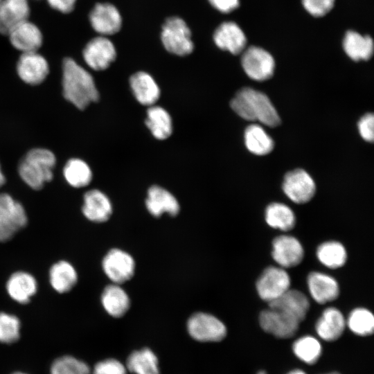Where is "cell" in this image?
I'll use <instances>...</instances> for the list:
<instances>
[{"mask_svg": "<svg viewBox=\"0 0 374 374\" xmlns=\"http://www.w3.org/2000/svg\"><path fill=\"white\" fill-rule=\"evenodd\" d=\"M62 90L64 98L79 109L99 98L92 75L70 57L62 64Z\"/></svg>", "mask_w": 374, "mask_h": 374, "instance_id": "obj_1", "label": "cell"}, {"mask_svg": "<svg viewBox=\"0 0 374 374\" xmlns=\"http://www.w3.org/2000/svg\"><path fill=\"white\" fill-rule=\"evenodd\" d=\"M233 110L247 121H258L269 127L278 126L279 116L269 98L262 92L245 87L239 90L231 101Z\"/></svg>", "mask_w": 374, "mask_h": 374, "instance_id": "obj_2", "label": "cell"}, {"mask_svg": "<svg viewBox=\"0 0 374 374\" xmlns=\"http://www.w3.org/2000/svg\"><path fill=\"white\" fill-rule=\"evenodd\" d=\"M56 157L49 150L37 148L29 150L18 166L20 177L30 188L42 189L53 178Z\"/></svg>", "mask_w": 374, "mask_h": 374, "instance_id": "obj_3", "label": "cell"}, {"mask_svg": "<svg viewBox=\"0 0 374 374\" xmlns=\"http://www.w3.org/2000/svg\"><path fill=\"white\" fill-rule=\"evenodd\" d=\"M28 216L23 205L8 193H0V242H7L26 227Z\"/></svg>", "mask_w": 374, "mask_h": 374, "instance_id": "obj_4", "label": "cell"}, {"mask_svg": "<svg viewBox=\"0 0 374 374\" xmlns=\"http://www.w3.org/2000/svg\"><path fill=\"white\" fill-rule=\"evenodd\" d=\"M161 37L164 47L171 53L184 56L193 50L190 30L179 17H172L166 21Z\"/></svg>", "mask_w": 374, "mask_h": 374, "instance_id": "obj_5", "label": "cell"}, {"mask_svg": "<svg viewBox=\"0 0 374 374\" xmlns=\"http://www.w3.org/2000/svg\"><path fill=\"white\" fill-rule=\"evenodd\" d=\"M187 330L193 339L201 342L220 341L227 332L225 325L220 319L204 312L195 313L188 319Z\"/></svg>", "mask_w": 374, "mask_h": 374, "instance_id": "obj_6", "label": "cell"}, {"mask_svg": "<svg viewBox=\"0 0 374 374\" xmlns=\"http://www.w3.org/2000/svg\"><path fill=\"white\" fill-rule=\"evenodd\" d=\"M291 280L289 274L283 267H267L256 282V290L261 299L270 303L287 291Z\"/></svg>", "mask_w": 374, "mask_h": 374, "instance_id": "obj_7", "label": "cell"}, {"mask_svg": "<svg viewBox=\"0 0 374 374\" xmlns=\"http://www.w3.org/2000/svg\"><path fill=\"white\" fill-rule=\"evenodd\" d=\"M241 62L246 74L251 79L264 81L274 74L275 62L271 55L265 49L251 46L242 53Z\"/></svg>", "mask_w": 374, "mask_h": 374, "instance_id": "obj_8", "label": "cell"}, {"mask_svg": "<svg viewBox=\"0 0 374 374\" xmlns=\"http://www.w3.org/2000/svg\"><path fill=\"white\" fill-rule=\"evenodd\" d=\"M283 190L294 203L304 204L314 197L316 186L312 177L305 170L295 169L285 175Z\"/></svg>", "mask_w": 374, "mask_h": 374, "instance_id": "obj_9", "label": "cell"}, {"mask_svg": "<svg viewBox=\"0 0 374 374\" xmlns=\"http://www.w3.org/2000/svg\"><path fill=\"white\" fill-rule=\"evenodd\" d=\"M102 267L107 276L118 285L129 280L135 271L133 258L119 249H112L107 252L103 259Z\"/></svg>", "mask_w": 374, "mask_h": 374, "instance_id": "obj_10", "label": "cell"}, {"mask_svg": "<svg viewBox=\"0 0 374 374\" xmlns=\"http://www.w3.org/2000/svg\"><path fill=\"white\" fill-rule=\"evenodd\" d=\"M259 322L266 332L282 339L293 337L300 323L287 314L271 308L260 312Z\"/></svg>", "mask_w": 374, "mask_h": 374, "instance_id": "obj_11", "label": "cell"}, {"mask_svg": "<svg viewBox=\"0 0 374 374\" xmlns=\"http://www.w3.org/2000/svg\"><path fill=\"white\" fill-rule=\"evenodd\" d=\"M17 72L25 83L37 85L46 78L49 66L46 60L37 51L22 53L17 64Z\"/></svg>", "mask_w": 374, "mask_h": 374, "instance_id": "obj_12", "label": "cell"}, {"mask_svg": "<svg viewBox=\"0 0 374 374\" xmlns=\"http://www.w3.org/2000/svg\"><path fill=\"white\" fill-rule=\"evenodd\" d=\"M82 54L87 65L96 71L108 68L116 57L113 43L104 37H97L90 40Z\"/></svg>", "mask_w": 374, "mask_h": 374, "instance_id": "obj_13", "label": "cell"}, {"mask_svg": "<svg viewBox=\"0 0 374 374\" xmlns=\"http://www.w3.org/2000/svg\"><path fill=\"white\" fill-rule=\"evenodd\" d=\"M303 254L301 242L293 236L283 235L273 240L272 258L283 268L298 265L302 261Z\"/></svg>", "mask_w": 374, "mask_h": 374, "instance_id": "obj_14", "label": "cell"}, {"mask_svg": "<svg viewBox=\"0 0 374 374\" xmlns=\"http://www.w3.org/2000/svg\"><path fill=\"white\" fill-rule=\"evenodd\" d=\"M92 28L100 35H113L121 27L122 19L117 8L108 3H97L89 15Z\"/></svg>", "mask_w": 374, "mask_h": 374, "instance_id": "obj_15", "label": "cell"}, {"mask_svg": "<svg viewBox=\"0 0 374 374\" xmlns=\"http://www.w3.org/2000/svg\"><path fill=\"white\" fill-rule=\"evenodd\" d=\"M269 306L287 314L301 323L306 317L310 302L302 292L290 288L280 297L269 303Z\"/></svg>", "mask_w": 374, "mask_h": 374, "instance_id": "obj_16", "label": "cell"}, {"mask_svg": "<svg viewBox=\"0 0 374 374\" xmlns=\"http://www.w3.org/2000/svg\"><path fill=\"white\" fill-rule=\"evenodd\" d=\"M8 35L12 45L22 53L37 51L42 44V32L28 20L15 27Z\"/></svg>", "mask_w": 374, "mask_h": 374, "instance_id": "obj_17", "label": "cell"}, {"mask_svg": "<svg viewBox=\"0 0 374 374\" xmlns=\"http://www.w3.org/2000/svg\"><path fill=\"white\" fill-rule=\"evenodd\" d=\"M30 8L28 0H1L0 33H8L17 25L28 20Z\"/></svg>", "mask_w": 374, "mask_h": 374, "instance_id": "obj_18", "label": "cell"}, {"mask_svg": "<svg viewBox=\"0 0 374 374\" xmlns=\"http://www.w3.org/2000/svg\"><path fill=\"white\" fill-rule=\"evenodd\" d=\"M82 212L89 221L101 223L109 219L112 206L106 195L99 190L93 189L84 195Z\"/></svg>", "mask_w": 374, "mask_h": 374, "instance_id": "obj_19", "label": "cell"}, {"mask_svg": "<svg viewBox=\"0 0 374 374\" xmlns=\"http://www.w3.org/2000/svg\"><path fill=\"white\" fill-rule=\"evenodd\" d=\"M8 294L15 301L26 304L37 290L35 278L28 272L18 271L10 275L6 285Z\"/></svg>", "mask_w": 374, "mask_h": 374, "instance_id": "obj_20", "label": "cell"}, {"mask_svg": "<svg viewBox=\"0 0 374 374\" xmlns=\"http://www.w3.org/2000/svg\"><path fill=\"white\" fill-rule=\"evenodd\" d=\"M213 39L221 49L237 55L243 51L247 39L242 29L234 22L226 21L215 30Z\"/></svg>", "mask_w": 374, "mask_h": 374, "instance_id": "obj_21", "label": "cell"}, {"mask_svg": "<svg viewBox=\"0 0 374 374\" xmlns=\"http://www.w3.org/2000/svg\"><path fill=\"white\" fill-rule=\"evenodd\" d=\"M308 285L311 296L320 304L331 302L339 294L337 280L321 272H311L308 277Z\"/></svg>", "mask_w": 374, "mask_h": 374, "instance_id": "obj_22", "label": "cell"}, {"mask_svg": "<svg viewBox=\"0 0 374 374\" xmlns=\"http://www.w3.org/2000/svg\"><path fill=\"white\" fill-rule=\"evenodd\" d=\"M145 205L148 211L154 217H160L164 213L175 216L180 209L176 198L159 186H153L149 188Z\"/></svg>", "mask_w": 374, "mask_h": 374, "instance_id": "obj_23", "label": "cell"}, {"mask_svg": "<svg viewBox=\"0 0 374 374\" xmlns=\"http://www.w3.org/2000/svg\"><path fill=\"white\" fill-rule=\"evenodd\" d=\"M345 327L346 320L342 313L335 308H328L317 321L315 329L322 339L332 341L340 337Z\"/></svg>", "mask_w": 374, "mask_h": 374, "instance_id": "obj_24", "label": "cell"}, {"mask_svg": "<svg viewBox=\"0 0 374 374\" xmlns=\"http://www.w3.org/2000/svg\"><path fill=\"white\" fill-rule=\"evenodd\" d=\"M130 84L135 98L143 105H153L159 98V88L148 73L139 71L133 74Z\"/></svg>", "mask_w": 374, "mask_h": 374, "instance_id": "obj_25", "label": "cell"}, {"mask_svg": "<svg viewBox=\"0 0 374 374\" xmlns=\"http://www.w3.org/2000/svg\"><path fill=\"white\" fill-rule=\"evenodd\" d=\"M48 276L51 287L60 294L71 290L78 281L75 269L66 260L54 263L49 269Z\"/></svg>", "mask_w": 374, "mask_h": 374, "instance_id": "obj_26", "label": "cell"}, {"mask_svg": "<svg viewBox=\"0 0 374 374\" xmlns=\"http://www.w3.org/2000/svg\"><path fill=\"white\" fill-rule=\"evenodd\" d=\"M101 302L105 311L113 317H123L130 307L128 295L118 284L107 285L104 289Z\"/></svg>", "mask_w": 374, "mask_h": 374, "instance_id": "obj_27", "label": "cell"}, {"mask_svg": "<svg viewBox=\"0 0 374 374\" xmlns=\"http://www.w3.org/2000/svg\"><path fill=\"white\" fill-rule=\"evenodd\" d=\"M125 366L134 374H160L158 358L149 348L133 351L128 356Z\"/></svg>", "mask_w": 374, "mask_h": 374, "instance_id": "obj_28", "label": "cell"}, {"mask_svg": "<svg viewBox=\"0 0 374 374\" xmlns=\"http://www.w3.org/2000/svg\"><path fill=\"white\" fill-rule=\"evenodd\" d=\"M343 47L348 56L355 61L367 60L373 55V42L369 36L348 31L343 41Z\"/></svg>", "mask_w": 374, "mask_h": 374, "instance_id": "obj_29", "label": "cell"}, {"mask_svg": "<svg viewBox=\"0 0 374 374\" xmlns=\"http://www.w3.org/2000/svg\"><path fill=\"white\" fill-rule=\"evenodd\" d=\"M244 139L247 150L256 155H266L274 149V143L271 137L259 125L247 126Z\"/></svg>", "mask_w": 374, "mask_h": 374, "instance_id": "obj_30", "label": "cell"}, {"mask_svg": "<svg viewBox=\"0 0 374 374\" xmlns=\"http://www.w3.org/2000/svg\"><path fill=\"white\" fill-rule=\"evenodd\" d=\"M147 116L145 124L156 139L163 140L170 136L172 120L166 110L159 106H152L148 109Z\"/></svg>", "mask_w": 374, "mask_h": 374, "instance_id": "obj_31", "label": "cell"}, {"mask_svg": "<svg viewBox=\"0 0 374 374\" xmlns=\"http://www.w3.org/2000/svg\"><path fill=\"white\" fill-rule=\"evenodd\" d=\"M265 220L270 226L283 231L292 229L296 223L292 210L287 205L277 202L267 206L265 210Z\"/></svg>", "mask_w": 374, "mask_h": 374, "instance_id": "obj_32", "label": "cell"}, {"mask_svg": "<svg viewBox=\"0 0 374 374\" xmlns=\"http://www.w3.org/2000/svg\"><path fill=\"white\" fill-rule=\"evenodd\" d=\"M66 182L73 188L87 186L92 179V172L88 164L77 158L70 159L63 168Z\"/></svg>", "mask_w": 374, "mask_h": 374, "instance_id": "obj_33", "label": "cell"}, {"mask_svg": "<svg viewBox=\"0 0 374 374\" xmlns=\"http://www.w3.org/2000/svg\"><path fill=\"white\" fill-rule=\"evenodd\" d=\"M317 256L323 265L330 269L342 267L347 259L346 249L337 241H328L320 244L317 250Z\"/></svg>", "mask_w": 374, "mask_h": 374, "instance_id": "obj_34", "label": "cell"}, {"mask_svg": "<svg viewBox=\"0 0 374 374\" xmlns=\"http://www.w3.org/2000/svg\"><path fill=\"white\" fill-rule=\"evenodd\" d=\"M294 355L301 361L308 364H314L321 353L319 341L312 336L301 337L292 346Z\"/></svg>", "mask_w": 374, "mask_h": 374, "instance_id": "obj_35", "label": "cell"}, {"mask_svg": "<svg viewBox=\"0 0 374 374\" xmlns=\"http://www.w3.org/2000/svg\"><path fill=\"white\" fill-rule=\"evenodd\" d=\"M347 324L355 334L368 336L371 335L374 330V317L367 309L356 308L350 313Z\"/></svg>", "mask_w": 374, "mask_h": 374, "instance_id": "obj_36", "label": "cell"}, {"mask_svg": "<svg viewBox=\"0 0 374 374\" xmlns=\"http://www.w3.org/2000/svg\"><path fill=\"white\" fill-rule=\"evenodd\" d=\"M21 323L14 314L0 312V343L13 344L20 337Z\"/></svg>", "mask_w": 374, "mask_h": 374, "instance_id": "obj_37", "label": "cell"}, {"mask_svg": "<svg viewBox=\"0 0 374 374\" xmlns=\"http://www.w3.org/2000/svg\"><path fill=\"white\" fill-rule=\"evenodd\" d=\"M51 374H90L89 366L73 357L63 356L55 359Z\"/></svg>", "mask_w": 374, "mask_h": 374, "instance_id": "obj_38", "label": "cell"}, {"mask_svg": "<svg viewBox=\"0 0 374 374\" xmlns=\"http://www.w3.org/2000/svg\"><path fill=\"white\" fill-rule=\"evenodd\" d=\"M127 372L126 366L114 358L98 362L93 369V374H127Z\"/></svg>", "mask_w": 374, "mask_h": 374, "instance_id": "obj_39", "label": "cell"}, {"mask_svg": "<svg viewBox=\"0 0 374 374\" xmlns=\"http://www.w3.org/2000/svg\"><path fill=\"white\" fill-rule=\"evenodd\" d=\"M302 3L310 15L321 17L332 8L335 0H302Z\"/></svg>", "mask_w": 374, "mask_h": 374, "instance_id": "obj_40", "label": "cell"}, {"mask_svg": "<svg viewBox=\"0 0 374 374\" xmlns=\"http://www.w3.org/2000/svg\"><path fill=\"white\" fill-rule=\"evenodd\" d=\"M374 116L371 113L364 115L358 122L359 132L366 141L372 142L374 139Z\"/></svg>", "mask_w": 374, "mask_h": 374, "instance_id": "obj_41", "label": "cell"}, {"mask_svg": "<svg viewBox=\"0 0 374 374\" xmlns=\"http://www.w3.org/2000/svg\"><path fill=\"white\" fill-rule=\"evenodd\" d=\"M210 3L217 10L230 12L239 6V0H208Z\"/></svg>", "mask_w": 374, "mask_h": 374, "instance_id": "obj_42", "label": "cell"}, {"mask_svg": "<svg viewBox=\"0 0 374 374\" xmlns=\"http://www.w3.org/2000/svg\"><path fill=\"white\" fill-rule=\"evenodd\" d=\"M77 0H47L49 6L62 13L71 12L75 7Z\"/></svg>", "mask_w": 374, "mask_h": 374, "instance_id": "obj_43", "label": "cell"}, {"mask_svg": "<svg viewBox=\"0 0 374 374\" xmlns=\"http://www.w3.org/2000/svg\"><path fill=\"white\" fill-rule=\"evenodd\" d=\"M6 183V177L1 170V165H0V188L4 185Z\"/></svg>", "mask_w": 374, "mask_h": 374, "instance_id": "obj_44", "label": "cell"}, {"mask_svg": "<svg viewBox=\"0 0 374 374\" xmlns=\"http://www.w3.org/2000/svg\"><path fill=\"white\" fill-rule=\"evenodd\" d=\"M287 374H306V373L302 370L295 369V370L291 371Z\"/></svg>", "mask_w": 374, "mask_h": 374, "instance_id": "obj_45", "label": "cell"}, {"mask_svg": "<svg viewBox=\"0 0 374 374\" xmlns=\"http://www.w3.org/2000/svg\"><path fill=\"white\" fill-rule=\"evenodd\" d=\"M258 374H266V373L264 371H260L258 373Z\"/></svg>", "mask_w": 374, "mask_h": 374, "instance_id": "obj_46", "label": "cell"}, {"mask_svg": "<svg viewBox=\"0 0 374 374\" xmlns=\"http://www.w3.org/2000/svg\"><path fill=\"white\" fill-rule=\"evenodd\" d=\"M12 374H26V373H20V372H17V373H14Z\"/></svg>", "mask_w": 374, "mask_h": 374, "instance_id": "obj_47", "label": "cell"}, {"mask_svg": "<svg viewBox=\"0 0 374 374\" xmlns=\"http://www.w3.org/2000/svg\"><path fill=\"white\" fill-rule=\"evenodd\" d=\"M326 374H339V373H336V372H332V373H326Z\"/></svg>", "mask_w": 374, "mask_h": 374, "instance_id": "obj_48", "label": "cell"}, {"mask_svg": "<svg viewBox=\"0 0 374 374\" xmlns=\"http://www.w3.org/2000/svg\"><path fill=\"white\" fill-rule=\"evenodd\" d=\"M0 1H1V0H0Z\"/></svg>", "mask_w": 374, "mask_h": 374, "instance_id": "obj_49", "label": "cell"}]
</instances>
